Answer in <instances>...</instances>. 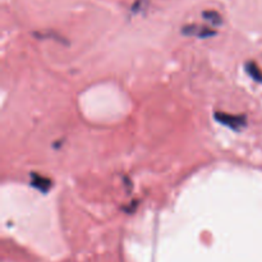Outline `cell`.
I'll return each instance as SVG.
<instances>
[{"instance_id":"obj_1","label":"cell","mask_w":262,"mask_h":262,"mask_svg":"<svg viewBox=\"0 0 262 262\" xmlns=\"http://www.w3.org/2000/svg\"><path fill=\"white\" fill-rule=\"evenodd\" d=\"M214 118L216 119V122L220 123V124L227 125L228 128L235 130V132H239V130H242L243 128L247 125V118H246L245 115H235L217 112L214 114Z\"/></svg>"},{"instance_id":"obj_5","label":"cell","mask_w":262,"mask_h":262,"mask_svg":"<svg viewBox=\"0 0 262 262\" xmlns=\"http://www.w3.org/2000/svg\"><path fill=\"white\" fill-rule=\"evenodd\" d=\"M202 17H204V19H206L207 22H210L214 26H220L223 23V17L216 10H205L202 13Z\"/></svg>"},{"instance_id":"obj_3","label":"cell","mask_w":262,"mask_h":262,"mask_svg":"<svg viewBox=\"0 0 262 262\" xmlns=\"http://www.w3.org/2000/svg\"><path fill=\"white\" fill-rule=\"evenodd\" d=\"M30 177L31 184H32L36 189L41 191L42 193H46V192L50 191L51 186H53V182H51L50 179L46 178V177L43 176H40V174L37 173H31Z\"/></svg>"},{"instance_id":"obj_4","label":"cell","mask_w":262,"mask_h":262,"mask_svg":"<svg viewBox=\"0 0 262 262\" xmlns=\"http://www.w3.org/2000/svg\"><path fill=\"white\" fill-rule=\"evenodd\" d=\"M245 68H246V72L248 73V76H250L253 81L258 82V83L262 84V71L255 61H247Z\"/></svg>"},{"instance_id":"obj_2","label":"cell","mask_w":262,"mask_h":262,"mask_svg":"<svg viewBox=\"0 0 262 262\" xmlns=\"http://www.w3.org/2000/svg\"><path fill=\"white\" fill-rule=\"evenodd\" d=\"M182 33L186 36H194L199 38H207L216 35V31L204 25H187L182 28Z\"/></svg>"}]
</instances>
